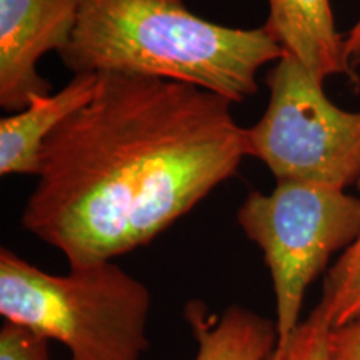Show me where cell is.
<instances>
[{
	"instance_id": "6da1fadb",
	"label": "cell",
	"mask_w": 360,
	"mask_h": 360,
	"mask_svg": "<svg viewBox=\"0 0 360 360\" xmlns=\"http://www.w3.org/2000/svg\"><path fill=\"white\" fill-rule=\"evenodd\" d=\"M245 129L229 98L192 84L98 74L92 101L53 130L20 225L69 267L150 244L237 174Z\"/></svg>"
},
{
	"instance_id": "7a4b0ae2",
	"label": "cell",
	"mask_w": 360,
	"mask_h": 360,
	"mask_svg": "<svg viewBox=\"0 0 360 360\" xmlns=\"http://www.w3.org/2000/svg\"><path fill=\"white\" fill-rule=\"evenodd\" d=\"M283 53L265 24H215L184 0H80L77 27L58 57L74 75H143L240 103L257 92L259 70Z\"/></svg>"
},
{
	"instance_id": "3957f363",
	"label": "cell",
	"mask_w": 360,
	"mask_h": 360,
	"mask_svg": "<svg viewBox=\"0 0 360 360\" xmlns=\"http://www.w3.org/2000/svg\"><path fill=\"white\" fill-rule=\"evenodd\" d=\"M150 290L114 260L56 276L0 250V315L65 345L70 360H141Z\"/></svg>"
},
{
	"instance_id": "277c9868",
	"label": "cell",
	"mask_w": 360,
	"mask_h": 360,
	"mask_svg": "<svg viewBox=\"0 0 360 360\" xmlns=\"http://www.w3.org/2000/svg\"><path fill=\"white\" fill-rule=\"evenodd\" d=\"M237 222L264 254L276 297L277 347H282L302 322L310 283L332 255L360 236V197L317 184L277 182L269 193L250 192L238 207Z\"/></svg>"
},
{
	"instance_id": "5b68a950",
	"label": "cell",
	"mask_w": 360,
	"mask_h": 360,
	"mask_svg": "<svg viewBox=\"0 0 360 360\" xmlns=\"http://www.w3.org/2000/svg\"><path fill=\"white\" fill-rule=\"evenodd\" d=\"M269 105L245 129L247 155L267 165L277 182L347 188L360 179V110L337 107L323 82L283 53L267 77Z\"/></svg>"
},
{
	"instance_id": "8992f818",
	"label": "cell",
	"mask_w": 360,
	"mask_h": 360,
	"mask_svg": "<svg viewBox=\"0 0 360 360\" xmlns=\"http://www.w3.org/2000/svg\"><path fill=\"white\" fill-rule=\"evenodd\" d=\"M80 0H0V107L15 114L51 96L39 74L45 53H60L77 27Z\"/></svg>"
},
{
	"instance_id": "52a82bcc",
	"label": "cell",
	"mask_w": 360,
	"mask_h": 360,
	"mask_svg": "<svg viewBox=\"0 0 360 360\" xmlns=\"http://www.w3.org/2000/svg\"><path fill=\"white\" fill-rule=\"evenodd\" d=\"M269 30L314 77L347 75L357 80L345 37L335 27L330 0H269Z\"/></svg>"
},
{
	"instance_id": "ba28073f",
	"label": "cell",
	"mask_w": 360,
	"mask_h": 360,
	"mask_svg": "<svg viewBox=\"0 0 360 360\" xmlns=\"http://www.w3.org/2000/svg\"><path fill=\"white\" fill-rule=\"evenodd\" d=\"M98 74H75L51 96L34 98L24 110L0 120V175L39 174L40 152L58 125L92 101Z\"/></svg>"
},
{
	"instance_id": "9c48e42d",
	"label": "cell",
	"mask_w": 360,
	"mask_h": 360,
	"mask_svg": "<svg viewBox=\"0 0 360 360\" xmlns=\"http://www.w3.org/2000/svg\"><path fill=\"white\" fill-rule=\"evenodd\" d=\"M184 317L197 344L193 360H269L277 347L276 322L240 305L217 317L204 302L191 300Z\"/></svg>"
},
{
	"instance_id": "30bf717a",
	"label": "cell",
	"mask_w": 360,
	"mask_h": 360,
	"mask_svg": "<svg viewBox=\"0 0 360 360\" xmlns=\"http://www.w3.org/2000/svg\"><path fill=\"white\" fill-rule=\"evenodd\" d=\"M360 191V179L355 184ZM332 328L360 321V236L327 270L315 305Z\"/></svg>"
},
{
	"instance_id": "8fae6325",
	"label": "cell",
	"mask_w": 360,
	"mask_h": 360,
	"mask_svg": "<svg viewBox=\"0 0 360 360\" xmlns=\"http://www.w3.org/2000/svg\"><path fill=\"white\" fill-rule=\"evenodd\" d=\"M330 332V323L315 307L300 322L289 342L276 347L269 360H332Z\"/></svg>"
},
{
	"instance_id": "7c38bea8",
	"label": "cell",
	"mask_w": 360,
	"mask_h": 360,
	"mask_svg": "<svg viewBox=\"0 0 360 360\" xmlns=\"http://www.w3.org/2000/svg\"><path fill=\"white\" fill-rule=\"evenodd\" d=\"M0 360H51V340L24 326L6 322L0 328Z\"/></svg>"
},
{
	"instance_id": "4fadbf2b",
	"label": "cell",
	"mask_w": 360,
	"mask_h": 360,
	"mask_svg": "<svg viewBox=\"0 0 360 360\" xmlns=\"http://www.w3.org/2000/svg\"><path fill=\"white\" fill-rule=\"evenodd\" d=\"M330 357L332 360H360V321L332 328Z\"/></svg>"
},
{
	"instance_id": "5bb4252c",
	"label": "cell",
	"mask_w": 360,
	"mask_h": 360,
	"mask_svg": "<svg viewBox=\"0 0 360 360\" xmlns=\"http://www.w3.org/2000/svg\"><path fill=\"white\" fill-rule=\"evenodd\" d=\"M345 49H347L350 64L360 65V19L352 27V30L345 35Z\"/></svg>"
}]
</instances>
